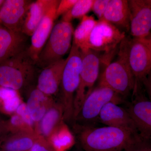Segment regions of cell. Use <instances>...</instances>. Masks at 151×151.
Instances as JSON below:
<instances>
[{
	"label": "cell",
	"instance_id": "1",
	"mask_svg": "<svg viewBox=\"0 0 151 151\" xmlns=\"http://www.w3.org/2000/svg\"><path fill=\"white\" fill-rule=\"evenodd\" d=\"M79 127L78 140L85 151H124L139 136L117 127Z\"/></svg>",
	"mask_w": 151,
	"mask_h": 151
},
{
	"label": "cell",
	"instance_id": "2",
	"mask_svg": "<svg viewBox=\"0 0 151 151\" xmlns=\"http://www.w3.org/2000/svg\"><path fill=\"white\" fill-rule=\"evenodd\" d=\"M35 63L27 49L0 64V87L19 92L33 79Z\"/></svg>",
	"mask_w": 151,
	"mask_h": 151
},
{
	"label": "cell",
	"instance_id": "3",
	"mask_svg": "<svg viewBox=\"0 0 151 151\" xmlns=\"http://www.w3.org/2000/svg\"><path fill=\"white\" fill-rule=\"evenodd\" d=\"M81 65V51L73 42L60 86V103L63 107L64 121L73 119V101L80 81Z\"/></svg>",
	"mask_w": 151,
	"mask_h": 151
},
{
	"label": "cell",
	"instance_id": "4",
	"mask_svg": "<svg viewBox=\"0 0 151 151\" xmlns=\"http://www.w3.org/2000/svg\"><path fill=\"white\" fill-rule=\"evenodd\" d=\"M73 32L71 22L61 20L55 25L39 55L36 65L43 68L63 59L71 48Z\"/></svg>",
	"mask_w": 151,
	"mask_h": 151
},
{
	"label": "cell",
	"instance_id": "5",
	"mask_svg": "<svg viewBox=\"0 0 151 151\" xmlns=\"http://www.w3.org/2000/svg\"><path fill=\"white\" fill-rule=\"evenodd\" d=\"M81 52L82 65L79 84L73 101V120L76 119L84 101L93 90L102 60L99 52L89 49Z\"/></svg>",
	"mask_w": 151,
	"mask_h": 151
},
{
	"label": "cell",
	"instance_id": "6",
	"mask_svg": "<svg viewBox=\"0 0 151 151\" xmlns=\"http://www.w3.org/2000/svg\"><path fill=\"white\" fill-rule=\"evenodd\" d=\"M116 61L108 63L100 76L99 86H105L124 97L134 92L137 85L126 58L119 52Z\"/></svg>",
	"mask_w": 151,
	"mask_h": 151
},
{
	"label": "cell",
	"instance_id": "7",
	"mask_svg": "<svg viewBox=\"0 0 151 151\" xmlns=\"http://www.w3.org/2000/svg\"><path fill=\"white\" fill-rule=\"evenodd\" d=\"M120 45L119 52L126 58L138 85L151 73V51L139 39L126 37Z\"/></svg>",
	"mask_w": 151,
	"mask_h": 151
},
{
	"label": "cell",
	"instance_id": "8",
	"mask_svg": "<svg viewBox=\"0 0 151 151\" xmlns=\"http://www.w3.org/2000/svg\"><path fill=\"white\" fill-rule=\"evenodd\" d=\"M124 100L123 96L110 88L98 86L86 98L75 120L86 126L99 118L100 111L106 104L113 102L119 105Z\"/></svg>",
	"mask_w": 151,
	"mask_h": 151
},
{
	"label": "cell",
	"instance_id": "9",
	"mask_svg": "<svg viewBox=\"0 0 151 151\" xmlns=\"http://www.w3.org/2000/svg\"><path fill=\"white\" fill-rule=\"evenodd\" d=\"M126 37L125 32L113 24L99 20L89 37V49L108 55Z\"/></svg>",
	"mask_w": 151,
	"mask_h": 151
},
{
	"label": "cell",
	"instance_id": "10",
	"mask_svg": "<svg viewBox=\"0 0 151 151\" xmlns=\"http://www.w3.org/2000/svg\"><path fill=\"white\" fill-rule=\"evenodd\" d=\"M130 12V34L143 39L151 33V0L128 1Z\"/></svg>",
	"mask_w": 151,
	"mask_h": 151
},
{
	"label": "cell",
	"instance_id": "11",
	"mask_svg": "<svg viewBox=\"0 0 151 151\" xmlns=\"http://www.w3.org/2000/svg\"><path fill=\"white\" fill-rule=\"evenodd\" d=\"M32 2L28 0H5L0 9V24L13 31L22 32Z\"/></svg>",
	"mask_w": 151,
	"mask_h": 151
},
{
	"label": "cell",
	"instance_id": "12",
	"mask_svg": "<svg viewBox=\"0 0 151 151\" xmlns=\"http://www.w3.org/2000/svg\"><path fill=\"white\" fill-rule=\"evenodd\" d=\"M132 118L140 137L151 139V100L138 95L125 108Z\"/></svg>",
	"mask_w": 151,
	"mask_h": 151
},
{
	"label": "cell",
	"instance_id": "13",
	"mask_svg": "<svg viewBox=\"0 0 151 151\" xmlns=\"http://www.w3.org/2000/svg\"><path fill=\"white\" fill-rule=\"evenodd\" d=\"M60 1L55 0L32 36L31 44L27 50L31 58L36 64L41 51L54 27V21L56 19L57 9Z\"/></svg>",
	"mask_w": 151,
	"mask_h": 151
},
{
	"label": "cell",
	"instance_id": "14",
	"mask_svg": "<svg viewBox=\"0 0 151 151\" xmlns=\"http://www.w3.org/2000/svg\"><path fill=\"white\" fill-rule=\"evenodd\" d=\"M99 118L107 126L129 130L139 135L129 112L119 104L113 102L106 104L100 111Z\"/></svg>",
	"mask_w": 151,
	"mask_h": 151
},
{
	"label": "cell",
	"instance_id": "15",
	"mask_svg": "<svg viewBox=\"0 0 151 151\" xmlns=\"http://www.w3.org/2000/svg\"><path fill=\"white\" fill-rule=\"evenodd\" d=\"M26 35L0 24V64L26 49Z\"/></svg>",
	"mask_w": 151,
	"mask_h": 151
},
{
	"label": "cell",
	"instance_id": "16",
	"mask_svg": "<svg viewBox=\"0 0 151 151\" xmlns=\"http://www.w3.org/2000/svg\"><path fill=\"white\" fill-rule=\"evenodd\" d=\"M66 59L58 61L42 68L38 78L37 88L47 95L52 96L59 90Z\"/></svg>",
	"mask_w": 151,
	"mask_h": 151
},
{
	"label": "cell",
	"instance_id": "17",
	"mask_svg": "<svg viewBox=\"0 0 151 151\" xmlns=\"http://www.w3.org/2000/svg\"><path fill=\"white\" fill-rule=\"evenodd\" d=\"M124 32L130 30V12L127 0H110L102 19Z\"/></svg>",
	"mask_w": 151,
	"mask_h": 151
},
{
	"label": "cell",
	"instance_id": "18",
	"mask_svg": "<svg viewBox=\"0 0 151 151\" xmlns=\"http://www.w3.org/2000/svg\"><path fill=\"white\" fill-rule=\"evenodd\" d=\"M54 103L52 96L45 94L37 87L30 92L26 104L36 124V133L38 124Z\"/></svg>",
	"mask_w": 151,
	"mask_h": 151
},
{
	"label": "cell",
	"instance_id": "19",
	"mask_svg": "<svg viewBox=\"0 0 151 151\" xmlns=\"http://www.w3.org/2000/svg\"><path fill=\"white\" fill-rule=\"evenodd\" d=\"M55 1V0H37L32 2L27 14L22 32L32 36Z\"/></svg>",
	"mask_w": 151,
	"mask_h": 151
},
{
	"label": "cell",
	"instance_id": "20",
	"mask_svg": "<svg viewBox=\"0 0 151 151\" xmlns=\"http://www.w3.org/2000/svg\"><path fill=\"white\" fill-rule=\"evenodd\" d=\"M64 121L62 104L55 102L38 124L37 133L47 140Z\"/></svg>",
	"mask_w": 151,
	"mask_h": 151
},
{
	"label": "cell",
	"instance_id": "21",
	"mask_svg": "<svg viewBox=\"0 0 151 151\" xmlns=\"http://www.w3.org/2000/svg\"><path fill=\"white\" fill-rule=\"evenodd\" d=\"M39 135L31 132L10 134L4 139L3 148L5 151H30Z\"/></svg>",
	"mask_w": 151,
	"mask_h": 151
},
{
	"label": "cell",
	"instance_id": "22",
	"mask_svg": "<svg viewBox=\"0 0 151 151\" xmlns=\"http://www.w3.org/2000/svg\"><path fill=\"white\" fill-rule=\"evenodd\" d=\"M97 22V21L92 16L85 15L81 18L80 23L74 31L73 42L80 51H85L89 49V37Z\"/></svg>",
	"mask_w": 151,
	"mask_h": 151
},
{
	"label": "cell",
	"instance_id": "23",
	"mask_svg": "<svg viewBox=\"0 0 151 151\" xmlns=\"http://www.w3.org/2000/svg\"><path fill=\"white\" fill-rule=\"evenodd\" d=\"M55 151H64L74 144V138L64 123L60 125L47 140Z\"/></svg>",
	"mask_w": 151,
	"mask_h": 151
},
{
	"label": "cell",
	"instance_id": "24",
	"mask_svg": "<svg viewBox=\"0 0 151 151\" xmlns=\"http://www.w3.org/2000/svg\"><path fill=\"white\" fill-rule=\"evenodd\" d=\"M19 92L5 87H0V111L8 115L14 114L22 102Z\"/></svg>",
	"mask_w": 151,
	"mask_h": 151
},
{
	"label": "cell",
	"instance_id": "25",
	"mask_svg": "<svg viewBox=\"0 0 151 151\" xmlns=\"http://www.w3.org/2000/svg\"><path fill=\"white\" fill-rule=\"evenodd\" d=\"M94 0H78L70 10L63 15L61 21L70 22L73 19L82 18L92 10Z\"/></svg>",
	"mask_w": 151,
	"mask_h": 151
},
{
	"label": "cell",
	"instance_id": "26",
	"mask_svg": "<svg viewBox=\"0 0 151 151\" xmlns=\"http://www.w3.org/2000/svg\"><path fill=\"white\" fill-rule=\"evenodd\" d=\"M5 131L10 134L23 132H36L29 127L17 114L14 113L12 115L8 121L4 123Z\"/></svg>",
	"mask_w": 151,
	"mask_h": 151
},
{
	"label": "cell",
	"instance_id": "27",
	"mask_svg": "<svg viewBox=\"0 0 151 151\" xmlns=\"http://www.w3.org/2000/svg\"><path fill=\"white\" fill-rule=\"evenodd\" d=\"M124 151H151V139L137 136Z\"/></svg>",
	"mask_w": 151,
	"mask_h": 151
},
{
	"label": "cell",
	"instance_id": "28",
	"mask_svg": "<svg viewBox=\"0 0 151 151\" xmlns=\"http://www.w3.org/2000/svg\"><path fill=\"white\" fill-rule=\"evenodd\" d=\"M15 113L19 116L28 126L31 127L36 132V124L33 121L31 116L28 111L26 103H24L23 102H22L20 105H19L18 108L17 109Z\"/></svg>",
	"mask_w": 151,
	"mask_h": 151
},
{
	"label": "cell",
	"instance_id": "29",
	"mask_svg": "<svg viewBox=\"0 0 151 151\" xmlns=\"http://www.w3.org/2000/svg\"><path fill=\"white\" fill-rule=\"evenodd\" d=\"M110 0H94L92 8L93 12L99 20L102 19L106 11Z\"/></svg>",
	"mask_w": 151,
	"mask_h": 151
},
{
	"label": "cell",
	"instance_id": "30",
	"mask_svg": "<svg viewBox=\"0 0 151 151\" xmlns=\"http://www.w3.org/2000/svg\"><path fill=\"white\" fill-rule=\"evenodd\" d=\"M30 151H55L47 139L39 135L38 137Z\"/></svg>",
	"mask_w": 151,
	"mask_h": 151
},
{
	"label": "cell",
	"instance_id": "31",
	"mask_svg": "<svg viewBox=\"0 0 151 151\" xmlns=\"http://www.w3.org/2000/svg\"><path fill=\"white\" fill-rule=\"evenodd\" d=\"M78 0H61L57 9L56 19L60 15L66 13L73 7Z\"/></svg>",
	"mask_w": 151,
	"mask_h": 151
},
{
	"label": "cell",
	"instance_id": "32",
	"mask_svg": "<svg viewBox=\"0 0 151 151\" xmlns=\"http://www.w3.org/2000/svg\"><path fill=\"white\" fill-rule=\"evenodd\" d=\"M143 82L145 85L146 89L151 100V73Z\"/></svg>",
	"mask_w": 151,
	"mask_h": 151
},
{
	"label": "cell",
	"instance_id": "33",
	"mask_svg": "<svg viewBox=\"0 0 151 151\" xmlns=\"http://www.w3.org/2000/svg\"><path fill=\"white\" fill-rule=\"evenodd\" d=\"M140 39L148 47L151 51V33L147 37L143 39Z\"/></svg>",
	"mask_w": 151,
	"mask_h": 151
},
{
	"label": "cell",
	"instance_id": "34",
	"mask_svg": "<svg viewBox=\"0 0 151 151\" xmlns=\"http://www.w3.org/2000/svg\"><path fill=\"white\" fill-rule=\"evenodd\" d=\"M4 131H5L4 123L0 120V137Z\"/></svg>",
	"mask_w": 151,
	"mask_h": 151
},
{
	"label": "cell",
	"instance_id": "35",
	"mask_svg": "<svg viewBox=\"0 0 151 151\" xmlns=\"http://www.w3.org/2000/svg\"><path fill=\"white\" fill-rule=\"evenodd\" d=\"M5 0H0V9H1V7L2 6L3 4L4 3Z\"/></svg>",
	"mask_w": 151,
	"mask_h": 151
}]
</instances>
